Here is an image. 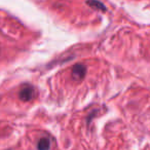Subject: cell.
<instances>
[{"label": "cell", "instance_id": "6da1fadb", "mask_svg": "<svg viewBox=\"0 0 150 150\" xmlns=\"http://www.w3.org/2000/svg\"><path fill=\"white\" fill-rule=\"evenodd\" d=\"M34 95H35V90H34L33 86H26L20 91V99L22 101H31L34 98Z\"/></svg>", "mask_w": 150, "mask_h": 150}, {"label": "cell", "instance_id": "7a4b0ae2", "mask_svg": "<svg viewBox=\"0 0 150 150\" xmlns=\"http://www.w3.org/2000/svg\"><path fill=\"white\" fill-rule=\"evenodd\" d=\"M86 72V67H84L82 64H77V65H75V66L73 67L72 75H73V77H74L75 79L81 80L82 78L84 77Z\"/></svg>", "mask_w": 150, "mask_h": 150}, {"label": "cell", "instance_id": "3957f363", "mask_svg": "<svg viewBox=\"0 0 150 150\" xmlns=\"http://www.w3.org/2000/svg\"><path fill=\"white\" fill-rule=\"evenodd\" d=\"M86 4L90 5L93 8L98 9V11H106V6H105L101 1H99V0H88V1H86Z\"/></svg>", "mask_w": 150, "mask_h": 150}, {"label": "cell", "instance_id": "277c9868", "mask_svg": "<svg viewBox=\"0 0 150 150\" xmlns=\"http://www.w3.org/2000/svg\"><path fill=\"white\" fill-rule=\"evenodd\" d=\"M50 147V142L47 138H42L39 140L37 145V149L38 150H48Z\"/></svg>", "mask_w": 150, "mask_h": 150}]
</instances>
